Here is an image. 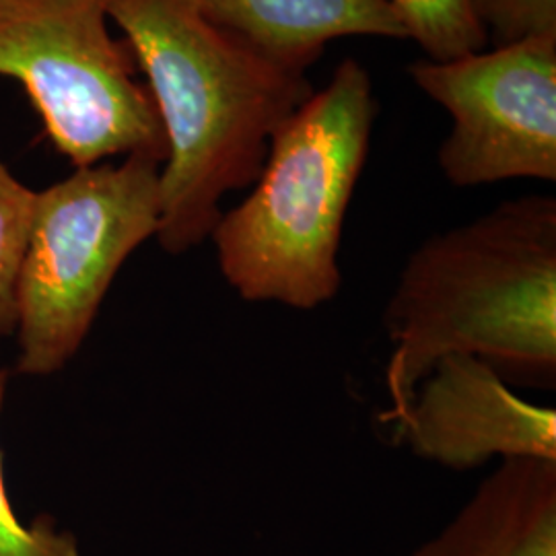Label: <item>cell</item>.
I'll return each mask as SVG.
<instances>
[{"label": "cell", "mask_w": 556, "mask_h": 556, "mask_svg": "<svg viewBox=\"0 0 556 556\" xmlns=\"http://www.w3.org/2000/svg\"><path fill=\"white\" fill-rule=\"evenodd\" d=\"M147 77L163 135L157 241L186 254L211 239L220 202L252 186L268 142L312 87L208 20L197 0H108Z\"/></svg>", "instance_id": "obj_1"}, {"label": "cell", "mask_w": 556, "mask_h": 556, "mask_svg": "<svg viewBox=\"0 0 556 556\" xmlns=\"http://www.w3.org/2000/svg\"><path fill=\"white\" fill-rule=\"evenodd\" d=\"M392 353L388 410L396 425L420 379L450 355L532 378L556 371V199L526 194L425 239L383 309Z\"/></svg>", "instance_id": "obj_2"}, {"label": "cell", "mask_w": 556, "mask_h": 556, "mask_svg": "<svg viewBox=\"0 0 556 556\" xmlns=\"http://www.w3.org/2000/svg\"><path fill=\"white\" fill-rule=\"evenodd\" d=\"M374 116L367 68L344 59L326 87L275 130L254 190L211 233L220 275L239 298L293 309L337 298L342 223L369 153Z\"/></svg>", "instance_id": "obj_3"}, {"label": "cell", "mask_w": 556, "mask_h": 556, "mask_svg": "<svg viewBox=\"0 0 556 556\" xmlns=\"http://www.w3.org/2000/svg\"><path fill=\"white\" fill-rule=\"evenodd\" d=\"M161 165L103 161L38 192L17 282L20 376H54L79 353L119 268L157 236Z\"/></svg>", "instance_id": "obj_4"}, {"label": "cell", "mask_w": 556, "mask_h": 556, "mask_svg": "<svg viewBox=\"0 0 556 556\" xmlns=\"http://www.w3.org/2000/svg\"><path fill=\"white\" fill-rule=\"evenodd\" d=\"M108 23V0H0V77L21 83L75 167L128 155L163 163L155 103Z\"/></svg>", "instance_id": "obj_5"}, {"label": "cell", "mask_w": 556, "mask_h": 556, "mask_svg": "<svg viewBox=\"0 0 556 556\" xmlns=\"http://www.w3.org/2000/svg\"><path fill=\"white\" fill-rule=\"evenodd\" d=\"M408 73L452 118L439 147L450 184L556 181V36L417 60Z\"/></svg>", "instance_id": "obj_6"}, {"label": "cell", "mask_w": 556, "mask_h": 556, "mask_svg": "<svg viewBox=\"0 0 556 556\" xmlns=\"http://www.w3.org/2000/svg\"><path fill=\"white\" fill-rule=\"evenodd\" d=\"M394 438L452 470H475L495 457L556 462V410L517 396L491 363L450 355L420 379Z\"/></svg>", "instance_id": "obj_7"}, {"label": "cell", "mask_w": 556, "mask_h": 556, "mask_svg": "<svg viewBox=\"0 0 556 556\" xmlns=\"http://www.w3.org/2000/svg\"><path fill=\"white\" fill-rule=\"evenodd\" d=\"M410 556H556V462L503 459Z\"/></svg>", "instance_id": "obj_8"}, {"label": "cell", "mask_w": 556, "mask_h": 556, "mask_svg": "<svg viewBox=\"0 0 556 556\" xmlns=\"http://www.w3.org/2000/svg\"><path fill=\"white\" fill-rule=\"evenodd\" d=\"M223 29L280 66L305 73L328 41L351 36L408 40L390 0H197Z\"/></svg>", "instance_id": "obj_9"}, {"label": "cell", "mask_w": 556, "mask_h": 556, "mask_svg": "<svg viewBox=\"0 0 556 556\" xmlns=\"http://www.w3.org/2000/svg\"><path fill=\"white\" fill-rule=\"evenodd\" d=\"M408 40L417 41L429 60L459 59L484 50L486 31L468 0H390Z\"/></svg>", "instance_id": "obj_10"}, {"label": "cell", "mask_w": 556, "mask_h": 556, "mask_svg": "<svg viewBox=\"0 0 556 556\" xmlns=\"http://www.w3.org/2000/svg\"><path fill=\"white\" fill-rule=\"evenodd\" d=\"M38 190L25 186L0 157V338L17 326V282L36 213Z\"/></svg>", "instance_id": "obj_11"}, {"label": "cell", "mask_w": 556, "mask_h": 556, "mask_svg": "<svg viewBox=\"0 0 556 556\" xmlns=\"http://www.w3.org/2000/svg\"><path fill=\"white\" fill-rule=\"evenodd\" d=\"M9 371L0 369V410L4 404ZM0 556H80L79 542L71 532L59 530L52 519L41 517L34 526L21 523L13 511L0 454Z\"/></svg>", "instance_id": "obj_12"}, {"label": "cell", "mask_w": 556, "mask_h": 556, "mask_svg": "<svg viewBox=\"0 0 556 556\" xmlns=\"http://www.w3.org/2000/svg\"><path fill=\"white\" fill-rule=\"evenodd\" d=\"M497 46L556 36V0H468Z\"/></svg>", "instance_id": "obj_13"}]
</instances>
